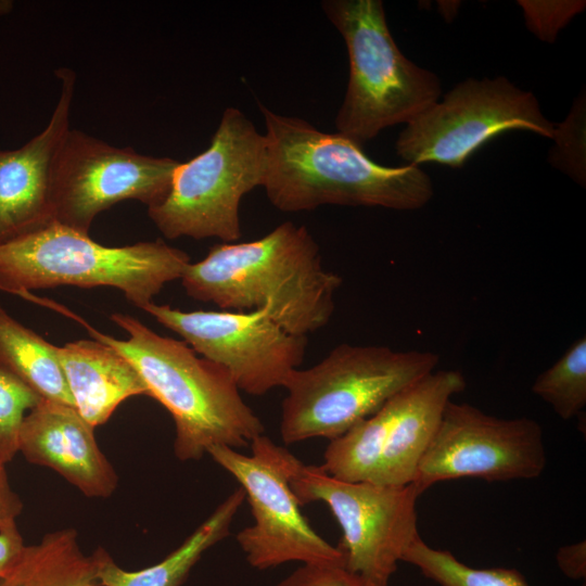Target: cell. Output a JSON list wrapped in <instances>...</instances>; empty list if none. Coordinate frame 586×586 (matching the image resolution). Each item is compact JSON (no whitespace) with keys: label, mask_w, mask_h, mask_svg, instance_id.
Here are the masks:
<instances>
[{"label":"cell","mask_w":586,"mask_h":586,"mask_svg":"<svg viewBox=\"0 0 586 586\" xmlns=\"http://www.w3.org/2000/svg\"><path fill=\"white\" fill-rule=\"evenodd\" d=\"M438 360L436 353L428 351L335 346L318 364L297 368L288 378L280 420L283 443L341 436L434 371Z\"/></svg>","instance_id":"obj_5"},{"label":"cell","mask_w":586,"mask_h":586,"mask_svg":"<svg viewBox=\"0 0 586 586\" xmlns=\"http://www.w3.org/2000/svg\"><path fill=\"white\" fill-rule=\"evenodd\" d=\"M558 566L564 575L573 579L586 576V543L585 540L562 546L556 555Z\"/></svg>","instance_id":"obj_30"},{"label":"cell","mask_w":586,"mask_h":586,"mask_svg":"<svg viewBox=\"0 0 586 586\" xmlns=\"http://www.w3.org/2000/svg\"><path fill=\"white\" fill-rule=\"evenodd\" d=\"M290 486L301 506L320 501L330 508L343 533L337 548L344 568L388 586L398 562L419 535L417 500L422 493L417 486L344 481L297 458L291 468Z\"/></svg>","instance_id":"obj_8"},{"label":"cell","mask_w":586,"mask_h":586,"mask_svg":"<svg viewBox=\"0 0 586 586\" xmlns=\"http://www.w3.org/2000/svg\"><path fill=\"white\" fill-rule=\"evenodd\" d=\"M190 263L186 252L162 240L105 246L53 222L0 245V290L24 295L61 285L112 286L143 309Z\"/></svg>","instance_id":"obj_4"},{"label":"cell","mask_w":586,"mask_h":586,"mask_svg":"<svg viewBox=\"0 0 586 586\" xmlns=\"http://www.w3.org/2000/svg\"><path fill=\"white\" fill-rule=\"evenodd\" d=\"M518 3L524 12L530 31L546 42H553L558 33L586 5V2L581 0H521Z\"/></svg>","instance_id":"obj_26"},{"label":"cell","mask_w":586,"mask_h":586,"mask_svg":"<svg viewBox=\"0 0 586 586\" xmlns=\"http://www.w3.org/2000/svg\"><path fill=\"white\" fill-rule=\"evenodd\" d=\"M142 310L224 367L240 391L254 396L283 387L305 356L307 337L291 334L263 309L183 311L152 302Z\"/></svg>","instance_id":"obj_13"},{"label":"cell","mask_w":586,"mask_h":586,"mask_svg":"<svg viewBox=\"0 0 586 586\" xmlns=\"http://www.w3.org/2000/svg\"><path fill=\"white\" fill-rule=\"evenodd\" d=\"M55 347L14 319L0 303V368L40 398L74 407Z\"/></svg>","instance_id":"obj_20"},{"label":"cell","mask_w":586,"mask_h":586,"mask_svg":"<svg viewBox=\"0 0 586 586\" xmlns=\"http://www.w3.org/2000/svg\"><path fill=\"white\" fill-rule=\"evenodd\" d=\"M440 586H528L525 577L515 569H475L459 561L448 550L429 546L418 535L403 557Z\"/></svg>","instance_id":"obj_22"},{"label":"cell","mask_w":586,"mask_h":586,"mask_svg":"<svg viewBox=\"0 0 586 586\" xmlns=\"http://www.w3.org/2000/svg\"><path fill=\"white\" fill-rule=\"evenodd\" d=\"M244 499L242 488L234 489L177 549L142 570L122 569L99 547L94 550L99 586H181L202 555L228 536Z\"/></svg>","instance_id":"obj_18"},{"label":"cell","mask_w":586,"mask_h":586,"mask_svg":"<svg viewBox=\"0 0 586 586\" xmlns=\"http://www.w3.org/2000/svg\"><path fill=\"white\" fill-rule=\"evenodd\" d=\"M110 318L128 339L117 340L85 326L94 340L113 346L135 366L148 396L168 410L179 460H199L215 445L247 447L264 434L262 420L224 367L198 357L186 342L162 336L130 315L114 313Z\"/></svg>","instance_id":"obj_3"},{"label":"cell","mask_w":586,"mask_h":586,"mask_svg":"<svg viewBox=\"0 0 586 586\" xmlns=\"http://www.w3.org/2000/svg\"><path fill=\"white\" fill-rule=\"evenodd\" d=\"M258 107L267 142L263 188L277 209L297 213L343 205L409 211L433 196L432 181L418 165H379L340 132H323L262 103Z\"/></svg>","instance_id":"obj_2"},{"label":"cell","mask_w":586,"mask_h":586,"mask_svg":"<svg viewBox=\"0 0 586 586\" xmlns=\"http://www.w3.org/2000/svg\"><path fill=\"white\" fill-rule=\"evenodd\" d=\"M25 547L24 538L16 524L0 530V579L13 570Z\"/></svg>","instance_id":"obj_28"},{"label":"cell","mask_w":586,"mask_h":586,"mask_svg":"<svg viewBox=\"0 0 586 586\" xmlns=\"http://www.w3.org/2000/svg\"><path fill=\"white\" fill-rule=\"evenodd\" d=\"M466 388L458 370H434L396 396L390 428L373 483L406 485L430 446L451 397Z\"/></svg>","instance_id":"obj_16"},{"label":"cell","mask_w":586,"mask_h":586,"mask_svg":"<svg viewBox=\"0 0 586 586\" xmlns=\"http://www.w3.org/2000/svg\"><path fill=\"white\" fill-rule=\"evenodd\" d=\"M532 391L563 420L586 407V337H579L532 385Z\"/></svg>","instance_id":"obj_23"},{"label":"cell","mask_w":586,"mask_h":586,"mask_svg":"<svg viewBox=\"0 0 586 586\" xmlns=\"http://www.w3.org/2000/svg\"><path fill=\"white\" fill-rule=\"evenodd\" d=\"M178 164L69 128L52 169L54 222L89 234L94 218L120 201L154 206L168 193Z\"/></svg>","instance_id":"obj_11"},{"label":"cell","mask_w":586,"mask_h":586,"mask_svg":"<svg viewBox=\"0 0 586 586\" xmlns=\"http://www.w3.org/2000/svg\"><path fill=\"white\" fill-rule=\"evenodd\" d=\"M1 586H99L97 557L82 552L75 530H59L26 545Z\"/></svg>","instance_id":"obj_19"},{"label":"cell","mask_w":586,"mask_h":586,"mask_svg":"<svg viewBox=\"0 0 586 586\" xmlns=\"http://www.w3.org/2000/svg\"><path fill=\"white\" fill-rule=\"evenodd\" d=\"M267 142L237 107H227L209 145L188 162H179L166 196L148 215L167 239L216 238L224 243L242 237V198L263 187Z\"/></svg>","instance_id":"obj_7"},{"label":"cell","mask_w":586,"mask_h":586,"mask_svg":"<svg viewBox=\"0 0 586 586\" xmlns=\"http://www.w3.org/2000/svg\"><path fill=\"white\" fill-rule=\"evenodd\" d=\"M93 429L75 407L40 398L22 421L18 453L31 463L54 470L88 497H109L118 477L99 448Z\"/></svg>","instance_id":"obj_15"},{"label":"cell","mask_w":586,"mask_h":586,"mask_svg":"<svg viewBox=\"0 0 586 586\" xmlns=\"http://www.w3.org/2000/svg\"><path fill=\"white\" fill-rule=\"evenodd\" d=\"M277 586H383L352 573L343 564H303Z\"/></svg>","instance_id":"obj_27"},{"label":"cell","mask_w":586,"mask_h":586,"mask_svg":"<svg viewBox=\"0 0 586 586\" xmlns=\"http://www.w3.org/2000/svg\"><path fill=\"white\" fill-rule=\"evenodd\" d=\"M0 586H1V579H0Z\"/></svg>","instance_id":"obj_32"},{"label":"cell","mask_w":586,"mask_h":586,"mask_svg":"<svg viewBox=\"0 0 586 586\" xmlns=\"http://www.w3.org/2000/svg\"><path fill=\"white\" fill-rule=\"evenodd\" d=\"M61 93L47 126L23 146L0 150V245L54 222L51 203L52 169L69 130L76 75L56 69Z\"/></svg>","instance_id":"obj_14"},{"label":"cell","mask_w":586,"mask_h":586,"mask_svg":"<svg viewBox=\"0 0 586 586\" xmlns=\"http://www.w3.org/2000/svg\"><path fill=\"white\" fill-rule=\"evenodd\" d=\"M186 293L222 310H266L294 335L323 328L334 311L339 275L324 269L320 249L305 226L284 221L266 235L216 244L181 278Z\"/></svg>","instance_id":"obj_1"},{"label":"cell","mask_w":586,"mask_h":586,"mask_svg":"<svg viewBox=\"0 0 586 586\" xmlns=\"http://www.w3.org/2000/svg\"><path fill=\"white\" fill-rule=\"evenodd\" d=\"M5 464L0 459V530L15 525L23 510L22 500L9 482Z\"/></svg>","instance_id":"obj_29"},{"label":"cell","mask_w":586,"mask_h":586,"mask_svg":"<svg viewBox=\"0 0 586 586\" xmlns=\"http://www.w3.org/2000/svg\"><path fill=\"white\" fill-rule=\"evenodd\" d=\"M321 8L342 35L349 60L336 132L362 146L384 128L408 124L438 101L440 78L402 53L381 0H324Z\"/></svg>","instance_id":"obj_6"},{"label":"cell","mask_w":586,"mask_h":586,"mask_svg":"<svg viewBox=\"0 0 586 586\" xmlns=\"http://www.w3.org/2000/svg\"><path fill=\"white\" fill-rule=\"evenodd\" d=\"M74 407L93 428L105 423L126 399L148 395L135 366L113 346L78 340L55 347Z\"/></svg>","instance_id":"obj_17"},{"label":"cell","mask_w":586,"mask_h":586,"mask_svg":"<svg viewBox=\"0 0 586 586\" xmlns=\"http://www.w3.org/2000/svg\"><path fill=\"white\" fill-rule=\"evenodd\" d=\"M555 145L548 160L558 169L585 186V93L581 94L566 119L555 127Z\"/></svg>","instance_id":"obj_25"},{"label":"cell","mask_w":586,"mask_h":586,"mask_svg":"<svg viewBox=\"0 0 586 586\" xmlns=\"http://www.w3.org/2000/svg\"><path fill=\"white\" fill-rule=\"evenodd\" d=\"M547 463L540 424L530 418L502 419L475 406L449 400L424 453L413 484L423 493L448 480H532Z\"/></svg>","instance_id":"obj_12"},{"label":"cell","mask_w":586,"mask_h":586,"mask_svg":"<svg viewBox=\"0 0 586 586\" xmlns=\"http://www.w3.org/2000/svg\"><path fill=\"white\" fill-rule=\"evenodd\" d=\"M250 447L251 455L224 445L206 451L239 482L249 500L254 523L235 538L250 565L258 570L291 561L344 565L342 551L323 539L301 511L290 486L296 457L264 434Z\"/></svg>","instance_id":"obj_9"},{"label":"cell","mask_w":586,"mask_h":586,"mask_svg":"<svg viewBox=\"0 0 586 586\" xmlns=\"http://www.w3.org/2000/svg\"><path fill=\"white\" fill-rule=\"evenodd\" d=\"M396 396L329 442L320 466L328 474L349 482L373 481L396 412Z\"/></svg>","instance_id":"obj_21"},{"label":"cell","mask_w":586,"mask_h":586,"mask_svg":"<svg viewBox=\"0 0 586 586\" xmlns=\"http://www.w3.org/2000/svg\"><path fill=\"white\" fill-rule=\"evenodd\" d=\"M14 8V2L11 0H0V16L9 14Z\"/></svg>","instance_id":"obj_31"},{"label":"cell","mask_w":586,"mask_h":586,"mask_svg":"<svg viewBox=\"0 0 586 586\" xmlns=\"http://www.w3.org/2000/svg\"><path fill=\"white\" fill-rule=\"evenodd\" d=\"M513 129L552 139L555 125L531 91L506 77L468 78L406 124L395 148L411 165L461 167L487 141Z\"/></svg>","instance_id":"obj_10"},{"label":"cell","mask_w":586,"mask_h":586,"mask_svg":"<svg viewBox=\"0 0 586 586\" xmlns=\"http://www.w3.org/2000/svg\"><path fill=\"white\" fill-rule=\"evenodd\" d=\"M40 397L0 368V459L10 462L18 453V433L26 413Z\"/></svg>","instance_id":"obj_24"}]
</instances>
